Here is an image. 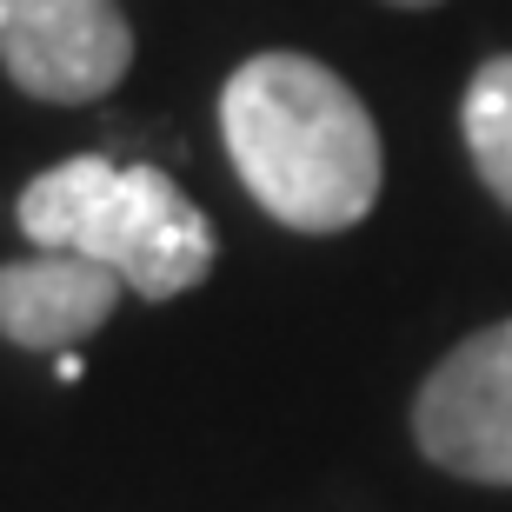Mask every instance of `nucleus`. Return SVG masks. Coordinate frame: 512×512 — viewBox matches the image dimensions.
Listing matches in <instances>:
<instances>
[{
	"label": "nucleus",
	"instance_id": "nucleus-1",
	"mask_svg": "<svg viewBox=\"0 0 512 512\" xmlns=\"http://www.w3.org/2000/svg\"><path fill=\"white\" fill-rule=\"evenodd\" d=\"M220 140L253 207L293 233H346L380 200V127L313 54H253L220 87Z\"/></svg>",
	"mask_w": 512,
	"mask_h": 512
},
{
	"label": "nucleus",
	"instance_id": "nucleus-3",
	"mask_svg": "<svg viewBox=\"0 0 512 512\" xmlns=\"http://www.w3.org/2000/svg\"><path fill=\"white\" fill-rule=\"evenodd\" d=\"M413 439L439 473L512 486V320L479 326L426 373L413 399Z\"/></svg>",
	"mask_w": 512,
	"mask_h": 512
},
{
	"label": "nucleus",
	"instance_id": "nucleus-5",
	"mask_svg": "<svg viewBox=\"0 0 512 512\" xmlns=\"http://www.w3.org/2000/svg\"><path fill=\"white\" fill-rule=\"evenodd\" d=\"M120 293L127 286L100 260L34 247V260L0 266V340L27 353H74L114 320Z\"/></svg>",
	"mask_w": 512,
	"mask_h": 512
},
{
	"label": "nucleus",
	"instance_id": "nucleus-2",
	"mask_svg": "<svg viewBox=\"0 0 512 512\" xmlns=\"http://www.w3.org/2000/svg\"><path fill=\"white\" fill-rule=\"evenodd\" d=\"M20 233L47 253L100 260L140 300H180L213 273V227L160 167L74 153L34 173L14 207Z\"/></svg>",
	"mask_w": 512,
	"mask_h": 512
},
{
	"label": "nucleus",
	"instance_id": "nucleus-7",
	"mask_svg": "<svg viewBox=\"0 0 512 512\" xmlns=\"http://www.w3.org/2000/svg\"><path fill=\"white\" fill-rule=\"evenodd\" d=\"M393 7H439V0H393Z\"/></svg>",
	"mask_w": 512,
	"mask_h": 512
},
{
	"label": "nucleus",
	"instance_id": "nucleus-4",
	"mask_svg": "<svg viewBox=\"0 0 512 512\" xmlns=\"http://www.w3.org/2000/svg\"><path fill=\"white\" fill-rule=\"evenodd\" d=\"M0 67L27 100H107L133 67V27L114 0H0Z\"/></svg>",
	"mask_w": 512,
	"mask_h": 512
},
{
	"label": "nucleus",
	"instance_id": "nucleus-6",
	"mask_svg": "<svg viewBox=\"0 0 512 512\" xmlns=\"http://www.w3.org/2000/svg\"><path fill=\"white\" fill-rule=\"evenodd\" d=\"M459 127H466L473 173L486 180V193H493L499 207L512 213V54H493L473 80H466Z\"/></svg>",
	"mask_w": 512,
	"mask_h": 512
}]
</instances>
